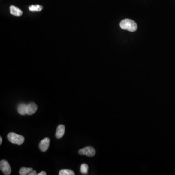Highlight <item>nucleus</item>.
<instances>
[{
	"label": "nucleus",
	"instance_id": "ddd939ff",
	"mask_svg": "<svg viewBox=\"0 0 175 175\" xmlns=\"http://www.w3.org/2000/svg\"><path fill=\"white\" fill-rule=\"evenodd\" d=\"M89 167L88 165L85 164H82L81 165L80 171L82 174L84 175H87Z\"/></svg>",
	"mask_w": 175,
	"mask_h": 175
},
{
	"label": "nucleus",
	"instance_id": "1a4fd4ad",
	"mask_svg": "<svg viewBox=\"0 0 175 175\" xmlns=\"http://www.w3.org/2000/svg\"><path fill=\"white\" fill-rule=\"evenodd\" d=\"M27 105L26 104H20L18 106V109H17L18 113L22 115L27 114Z\"/></svg>",
	"mask_w": 175,
	"mask_h": 175
},
{
	"label": "nucleus",
	"instance_id": "f03ea898",
	"mask_svg": "<svg viewBox=\"0 0 175 175\" xmlns=\"http://www.w3.org/2000/svg\"><path fill=\"white\" fill-rule=\"evenodd\" d=\"M7 138L9 142L18 145H21L23 143L24 141V138L23 136L13 132H11L8 134Z\"/></svg>",
	"mask_w": 175,
	"mask_h": 175
},
{
	"label": "nucleus",
	"instance_id": "f8f14e48",
	"mask_svg": "<svg viewBox=\"0 0 175 175\" xmlns=\"http://www.w3.org/2000/svg\"><path fill=\"white\" fill-rule=\"evenodd\" d=\"M59 175H74V173L70 169H62L59 172Z\"/></svg>",
	"mask_w": 175,
	"mask_h": 175
},
{
	"label": "nucleus",
	"instance_id": "9d476101",
	"mask_svg": "<svg viewBox=\"0 0 175 175\" xmlns=\"http://www.w3.org/2000/svg\"><path fill=\"white\" fill-rule=\"evenodd\" d=\"M42 9H43V7L38 5H31L29 7V9L31 11H41Z\"/></svg>",
	"mask_w": 175,
	"mask_h": 175
},
{
	"label": "nucleus",
	"instance_id": "20e7f679",
	"mask_svg": "<svg viewBox=\"0 0 175 175\" xmlns=\"http://www.w3.org/2000/svg\"><path fill=\"white\" fill-rule=\"evenodd\" d=\"M0 169L4 175H9L11 173L10 165L6 160H2L0 162Z\"/></svg>",
	"mask_w": 175,
	"mask_h": 175
},
{
	"label": "nucleus",
	"instance_id": "39448f33",
	"mask_svg": "<svg viewBox=\"0 0 175 175\" xmlns=\"http://www.w3.org/2000/svg\"><path fill=\"white\" fill-rule=\"evenodd\" d=\"M50 139L48 138H45L41 140L39 144V148L42 152H46L49 147Z\"/></svg>",
	"mask_w": 175,
	"mask_h": 175
},
{
	"label": "nucleus",
	"instance_id": "423d86ee",
	"mask_svg": "<svg viewBox=\"0 0 175 175\" xmlns=\"http://www.w3.org/2000/svg\"><path fill=\"white\" fill-rule=\"evenodd\" d=\"M38 110L37 105L35 103H30L27 106V114L31 115L36 113Z\"/></svg>",
	"mask_w": 175,
	"mask_h": 175
},
{
	"label": "nucleus",
	"instance_id": "6e6552de",
	"mask_svg": "<svg viewBox=\"0 0 175 175\" xmlns=\"http://www.w3.org/2000/svg\"><path fill=\"white\" fill-rule=\"evenodd\" d=\"M10 11L11 14L15 16H21L23 15V11L21 9L17 7H15L14 5L11 6Z\"/></svg>",
	"mask_w": 175,
	"mask_h": 175
},
{
	"label": "nucleus",
	"instance_id": "2eb2a0df",
	"mask_svg": "<svg viewBox=\"0 0 175 175\" xmlns=\"http://www.w3.org/2000/svg\"><path fill=\"white\" fill-rule=\"evenodd\" d=\"M38 175H46V172H45L42 171V172H41L40 173H38Z\"/></svg>",
	"mask_w": 175,
	"mask_h": 175
},
{
	"label": "nucleus",
	"instance_id": "4468645a",
	"mask_svg": "<svg viewBox=\"0 0 175 175\" xmlns=\"http://www.w3.org/2000/svg\"><path fill=\"white\" fill-rule=\"evenodd\" d=\"M29 175H37V172L35 170H32V171L29 173V174H28Z\"/></svg>",
	"mask_w": 175,
	"mask_h": 175
},
{
	"label": "nucleus",
	"instance_id": "dca6fc26",
	"mask_svg": "<svg viewBox=\"0 0 175 175\" xmlns=\"http://www.w3.org/2000/svg\"><path fill=\"white\" fill-rule=\"evenodd\" d=\"M2 138L1 137H0V144H2Z\"/></svg>",
	"mask_w": 175,
	"mask_h": 175
},
{
	"label": "nucleus",
	"instance_id": "9b49d317",
	"mask_svg": "<svg viewBox=\"0 0 175 175\" xmlns=\"http://www.w3.org/2000/svg\"><path fill=\"white\" fill-rule=\"evenodd\" d=\"M32 170V168L22 167L20 170L19 174L21 175H28Z\"/></svg>",
	"mask_w": 175,
	"mask_h": 175
},
{
	"label": "nucleus",
	"instance_id": "7ed1b4c3",
	"mask_svg": "<svg viewBox=\"0 0 175 175\" xmlns=\"http://www.w3.org/2000/svg\"><path fill=\"white\" fill-rule=\"evenodd\" d=\"M78 153L81 155H86L88 157H93L96 153L95 150L93 147L91 146H87L80 149L78 151Z\"/></svg>",
	"mask_w": 175,
	"mask_h": 175
},
{
	"label": "nucleus",
	"instance_id": "f257e3e1",
	"mask_svg": "<svg viewBox=\"0 0 175 175\" xmlns=\"http://www.w3.org/2000/svg\"><path fill=\"white\" fill-rule=\"evenodd\" d=\"M121 28L123 30H125L130 32L136 31L138 28L137 23L131 19L123 20L120 23Z\"/></svg>",
	"mask_w": 175,
	"mask_h": 175
},
{
	"label": "nucleus",
	"instance_id": "0eeeda50",
	"mask_svg": "<svg viewBox=\"0 0 175 175\" xmlns=\"http://www.w3.org/2000/svg\"><path fill=\"white\" fill-rule=\"evenodd\" d=\"M65 133V126L63 125H60L56 128V137L57 139H60L64 135Z\"/></svg>",
	"mask_w": 175,
	"mask_h": 175
}]
</instances>
